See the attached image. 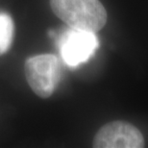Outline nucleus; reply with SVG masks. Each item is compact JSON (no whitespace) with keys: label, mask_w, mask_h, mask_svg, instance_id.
Here are the masks:
<instances>
[{"label":"nucleus","mask_w":148,"mask_h":148,"mask_svg":"<svg viewBox=\"0 0 148 148\" xmlns=\"http://www.w3.org/2000/svg\"><path fill=\"white\" fill-rule=\"evenodd\" d=\"M50 6L70 28L96 33L107 22V11L99 0H50Z\"/></svg>","instance_id":"f257e3e1"},{"label":"nucleus","mask_w":148,"mask_h":148,"mask_svg":"<svg viewBox=\"0 0 148 148\" xmlns=\"http://www.w3.org/2000/svg\"><path fill=\"white\" fill-rule=\"evenodd\" d=\"M24 72L32 90L40 98H48L60 79L59 61L52 54L34 56L25 62Z\"/></svg>","instance_id":"f03ea898"},{"label":"nucleus","mask_w":148,"mask_h":148,"mask_svg":"<svg viewBox=\"0 0 148 148\" xmlns=\"http://www.w3.org/2000/svg\"><path fill=\"white\" fill-rule=\"evenodd\" d=\"M94 148H143V135L132 123L115 120L103 125L94 136Z\"/></svg>","instance_id":"7ed1b4c3"},{"label":"nucleus","mask_w":148,"mask_h":148,"mask_svg":"<svg viewBox=\"0 0 148 148\" xmlns=\"http://www.w3.org/2000/svg\"><path fill=\"white\" fill-rule=\"evenodd\" d=\"M98 47L95 33L71 28L59 38L61 56L67 66H77L93 55Z\"/></svg>","instance_id":"20e7f679"},{"label":"nucleus","mask_w":148,"mask_h":148,"mask_svg":"<svg viewBox=\"0 0 148 148\" xmlns=\"http://www.w3.org/2000/svg\"><path fill=\"white\" fill-rule=\"evenodd\" d=\"M14 38V22L7 14H0V55L10 48Z\"/></svg>","instance_id":"39448f33"}]
</instances>
